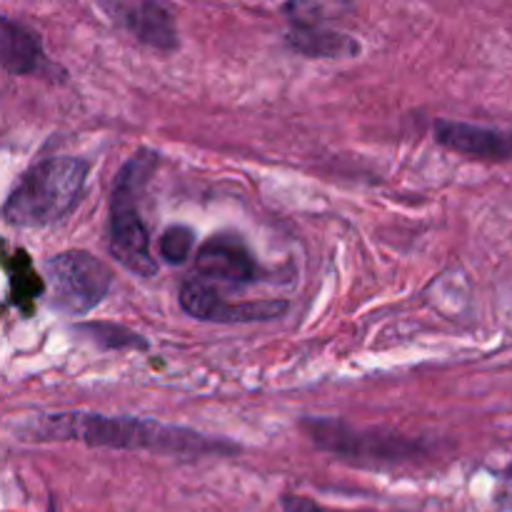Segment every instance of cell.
<instances>
[{"label": "cell", "mask_w": 512, "mask_h": 512, "mask_svg": "<svg viewBox=\"0 0 512 512\" xmlns=\"http://www.w3.org/2000/svg\"><path fill=\"white\" fill-rule=\"evenodd\" d=\"M33 435L40 443H83L108 450H148L173 458H203V455H233L238 448L223 440L205 438L195 430L165 425L158 420L120 418L100 413H55L33 423Z\"/></svg>", "instance_id": "cell-1"}, {"label": "cell", "mask_w": 512, "mask_h": 512, "mask_svg": "<svg viewBox=\"0 0 512 512\" xmlns=\"http://www.w3.org/2000/svg\"><path fill=\"white\" fill-rule=\"evenodd\" d=\"M90 163L80 158H45L10 190L3 205L5 223L15 228H45L63 220L78 205Z\"/></svg>", "instance_id": "cell-2"}, {"label": "cell", "mask_w": 512, "mask_h": 512, "mask_svg": "<svg viewBox=\"0 0 512 512\" xmlns=\"http://www.w3.org/2000/svg\"><path fill=\"white\" fill-rule=\"evenodd\" d=\"M158 165V155L138 150L120 168L110 203V253L130 273L140 278H153L158 263L150 250V233L140 215V190L148 183L150 173Z\"/></svg>", "instance_id": "cell-3"}, {"label": "cell", "mask_w": 512, "mask_h": 512, "mask_svg": "<svg viewBox=\"0 0 512 512\" xmlns=\"http://www.w3.org/2000/svg\"><path fill=\"white\" fill-rule=\"evenodd\" d=\"M53 305L68 315H85L110 293L113 273L103 260L85 250H68L45 263Z\"/></svg>", "instance_id": "cell-4"}, {"label": "cell", "mask_w": 512, "mask_h": 512, "mask_svg": "<svg viewBox=\"0 0 512 512\" xmlns=\"http://www.w3.org/2000/svg\"><path fill=\"white\" fill-rule=\"evenodd\" d=\"M305 430L313 438L318 448L348 460H373V463H400V460H413L420 453V445L410 438L383 433H363L353 430L340 420H308Z\"/></svg>", "instance_id": "cell-5"}, {"label": "cell", "mask_w": 512, "mask_h": 512, "mask_svg": "<svg viewBox=\"0 0 512 512\" xmlns=\"http://www.w3.org/2000/svg\"><path fill=\"white\" fill-rule=\"evenodd\" d=\"M180 308L190 318L208 323H265L275 320L288 310L285 300H245V303H225L208 283L188 280L180 288Z\"/></svg>", "instance_id": "cell-6"}, {"label": "cell", "mask_w": 512, "mask_h": 512, "mask_svg": "<svg viewBox=\"0 0 512 512\" xmlns=\"http://www.w3.org/2000/svg\"><path fill=\"white\" fill-rule=\"evenodd\" d=\"M435 143L463 158L483 163H512V130L490 125L465 123V120H435Z\"/></svg>", "instance_id": "cell-7"}, {"label": "cell", "mask_w": 512, "mask_h": 512, "mask_svg": "<svg viewBox=\"0 0 512 512\" xmlns=\"http://www.w3.org/2000/svg\"><path fill=\"white\" fill-rule=\"evenodd\" d=\"M195 273L203 280L225 285H250L260 278V268L248 245L235 235H213L195 253Z\"/></svg>", "instance_id": "cell-8"}, {"label": "cell", "mask_w": 512, "mask_h": 512, "mask_svg": "<svg viewBox=\"0 0 512 512\" xmlns=\"http://www.w3.org/2000/svg\"><path fill=\"white\" fill-rule=\"evenodd\" d=\"M118 23L135 35V40L158 50L178 48V30L170 10L160 3H125L113 5Z\"/></svg>", "instance_id": "cell-9"}, {"label": "cell", "mask_w": 512, "mask_h": 512, "mask_svg": "<svg viewBox=\"0 0 512 512\" xmlns=\"http://www.w3.org/2000/svg\"><path fill=\"white\" fill-rule=\"evenodd\" d=\"M0 68L10 75H40L48 68L38 33L0 15Z\"/></svg>", "instance_id": "cell-10"}, {"label": "cell", "mask_w": 512, "mask_h": 512, "mask_svg": "<svg viewBox=\"0 0 512 512\" xmlns=\"http://www.w3.org/2000/svg\"><path fill=\"white\" fill-rule=\"evenodd\" d=\"M288 45L295 53L308 58H353L360 53L358 38L325 28L320 18H298V15H293Z\"/></svg>", "instance_id": "cell-11"}, {"label": "cell", "mask_w": 512, "mask_h": 512, "mask_svg": "<svg viewBox=\"0 0 512 512\" xmlns=\"http://www.w3.org/2000/svg\"><path fill=\"white\" fill-rule=\"evenodd\" d=\"M195 248V235L193 230L185 228V225H173V228L165 230L158 240V253L165 263L170 265H183L190 258Z\"/></svg>", "instance_id": "cell-12"}, {"label": "cell", "mask_w": 512, "mask_h": 512, "mask_svg": "<svg viewBox=\"0 0 512 512\" xmlns=\"http://www.w3.org/2000/svg\"><path fill=\"white\" fill-rule=\"evenodd\" d=\"M10 275H13V303L23 305L28 300H33L35 295L43 290V283L38 280V275L28 268V255L18 253V260H8Z\"/></svg>", "instance_id": "cell-13"}, {"label": "cell", "mask_w": 512, "mask_h": 512, "mask_svg": "<svg viewBox=\"0 0 512 512\" xmlns=\"http://www.w3.org/2000/svg\"><path fill=\"white\" fill-rule=\"evenodd\" d=\"M88 330L93 333V338L98 340L100 345H105V348H133V345H140V348H143L145 345L140 343L143 338L128 333L125 328H118V325H110V323L88 325Z\"/></svg>", "instance_id": "cell-14"}, {"label": "cell", "mask_w": 512, "mask_h": 512, "mask_svg": "<svg viewBox=\"0 0 512 512\" xmlns=\"http://www.w3.org/2000/svg\"><path fill=\"white\" fill-rule=\"evenodd\" d=\"M283 508L285 512H345V510L325 508V505L315 503V500L310 498H303V495H285Z\"/></svg>", "instance_id": "cell-15"}, {"label": "cell", "mask_w": 512, "mask_h": 512, "mask_svg": "<svg viewBox=\"0 0 512 512\" xmlns=\"http://www.w3.org/2000/svg\"><path fill=\"white\" fill-rule=\"evenodd\" d=\"M495 503H498L500 508L512 510V463L503 470V473L498 475V488H495Z\"/></svg>", "instance_id": "cell-16"}]
</instances>
